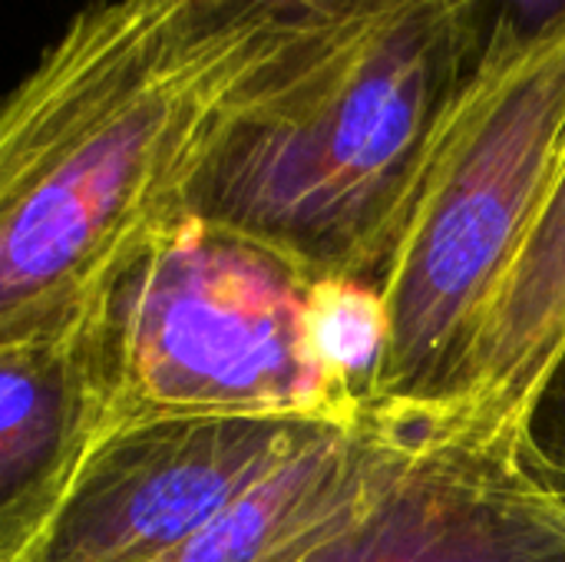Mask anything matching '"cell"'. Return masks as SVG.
Returning a JSON list of instances; mask_svg holds the SVG:
<instances>
[{"instance_id": "12", "label": "cell", "mask_w": 565, "mask_h": 562, "mask_svg": "<svg viewBox=\"0 0 565 562\" xmlns=\"http://www.w3.org/2000/svg\"><path fill=\"white\" fill-rule=\"evenodd\" d=\"M490 33L540 36L565 23V0H487Z\"/></svg>"}, {"instance_id": "9", "label": "cell", "mask_w": 565, "mask_h": 562, "mask_svg": "<svg viewBox=\"0 0 565 562\" xmlns=\"http://www.w3.org/2000/svg\"><path fill=\"white\" fill-rule=\"evenodd\" d=\"M565 344V172L477 344L444 431L516 441L523 414Z\"/></svg>"}, {"instance_id": "4", "label": "cell", "mask_w": 565, "mask_h": 562, "mask_svg": "<svg viewBox=\"0 0 565 562\" xmlns=\"http://www.w3.org/2000/svg\"><path fill=\"white\" fill-rule=\"evenodd\" d=\"M109 427L152 414L358 424L364 361L341 288L245 232L185 212L113 272L89 308Z\"/></svg>"}, {"instance_id": "8", "label": "cell", "mask_w": 565, "mask_h": 562, "mask_svg": "<svg viewBox=\"0 0 565 562\" xmlns=\"http://www.w3.org/2000/svg\"><path fill=\"white\" fill-rule=\"evenodd\" d=\"M420 431L371 411L152 562H298L377 494Z\"/></svg>"}, {"instance_id": "7", "label": "cell", "mask_w": 565, "mask_h": 562, "mask_svg": "<svg viewBox=\"0 0 565 562\" xmlns=\"http://www.w3.org/2000/svg\"><path fill=\"white\" fill-rule=\"evenodd\" d=\"M106 427L89 315L73 328L0 344V562L36 533Z\"/></svg>"}, {"instance_id": "6", "label": "cell", "mask_w": 565, "mask_h": 562, "mask_svg": "<svg viewBox=\"0 0 565 562\" xmlns=\"http://www.w3.org/2000/svg\"><path fill=\"white\" fill-rule=\"evenodd\" d=\"M298 562H565V497L516 441L424 427L377 494Z\"/></svg>"}, {"instance_id": "11", "label": "cell", "mask_w": 565, "mask_h": 562, "mask_svg": "<svg viewBox=\"0 0 565 562\" xmlns=\"http://www.w3.org/2000/svg\"><path fill=\"white\" fill-rule=\"evenodd\" d=\"M516 447L533 474L565 497V344L523 414Z\"/></svg>"}, {"instance_id": "10", "label": "cell", "mask_w": 565, "mask_h": 562, "mask_svg": "<svg viewBox=\"0 0 565 562\" xmlns=\"http://www.w3.org/2000/svg\"><path fill=\"white\" fill-rule=\"evenodd\" d=\"M205 36L268 33L285 40L331 36L387 17L414 0H142Z\"/></svg>"}, {"instance_id": "2", "label": "cell", "mask_w": 565, "mask_h": 562, "mask_svg": "<svg viewBox=\"0 0 565 562\" xmlns=\"http://www.w3.org/2000/svg\"><path fill=\"white\" fill-rule=\"evenodd\" d=\"M487 40V0H414L285 46L218 119L179 212L374 295Z\"/></svg>"}, {"instance_id": "5", "label": "cell", "mask_w": 565, "mask_h": 562, "mask_svg": "<svg viewBox=\"0 0 565 562\" xmlns=\"http://www.w3.org/2000/svg\"><path fill=\"white\" fill-rule=\"evenodd\" d=\"M348 427L242 414L113 424L7 562H152Z\"/></svg>"}, {"instance_id": "3", "label": "cell", "mask_w": 565, "mask_h": 562, "mask_svg": "<svg viewBox=\"0 0 565 562\" xmlns=\"http://www.w3.org/2000/svg\"><path fill=\"white\" fill-rule=\"evenodd\" d=\"M565 172V23L490 33L434 142L411 219L374 291L367 407L440 427Z\"/></svg>"}, {"instance_id": "1", "label": "cell", "mask_w": 565, "mask_h": 562, "mask_svg": "<svg viewBox=\"0 0 565 562\" xmlns=\"http://www.w3.org/2000/svg\"><path fill=\"white\" fill-rule=\"evenodd\" d=\"M298 40L205 36L142 0H93L0 113V344L79 325L172 219L218 119Z\"/></svg>"}]
</instances>
